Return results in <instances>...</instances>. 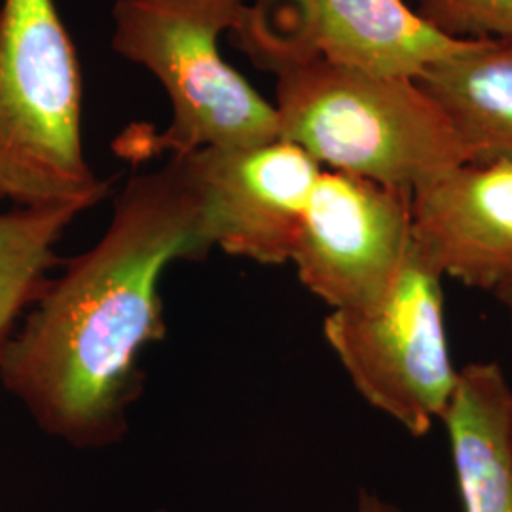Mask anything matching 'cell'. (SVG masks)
Segmentation results:
<instances>
[{
  "instance_id": "obj_1",
  "label": "cell",
  "mask_w": 512,
  "mask_h": 512,
  "mask_svg": "<svg viewBox=\"0 0 512 512\" xmlns=\"http://www.w3.org/2000/svg\"><path fill=\"white\" fill-rule=\"evenodd\" d=\"M213 249L183 160L129 179L105 236L50 279L0 355V378L38 425L73 446L116 442L137 389V355L164 336L160 279Z\"/></svg>"
},
{
  "instance_id": "obj_7",
  "label": "cell",
  "mask_w": 512,
  "mask_h": 512,
  "mask_svg": "<svg viewBox=\"0 0 512 512\" xmlns=\"http://www.w3.org/2000/svg\"><path fill=\"white\" fill-rule=\"evenodd\" d=\"M410 243V194L323 169L291 262L330 310H365L387 293Z\"/></svg>"
},
{
  "instance_id": "obj_4",
  "label": "cell",
  "mask_w": 512,
  "mask_h": 512,
  "mask_svg": "<svg viewBox=\"0 0 512 512\" xmlns=\"http://www.w3.org/2000/svg\"><path fill=\"white\" fill-rule=\"evenodd\" d=\"M84 82L55 0L0 2V200L23 209L80 203L109 190L82 145Z\"/></svg>"
},
{
  "instance_id": "obj_14",
  "label": "cell",
  "mask_w": 512,
  "mask_h": 512,
  "mask_svg": "<svg viewBox=\"0 0 512 512\" xmlns=\"http://www.w3.org/2000/svg\"><path fill=\"white\" fill-rule=\"evenodd\" d=\"M355 512H404L395 507L393 503L385 501L380 495L368 490L359 492V501H357V511Z\"/></svg>"
},
{
  "instance_id": "obj_11",
  "label": "cell",
  "mask_w": 512,
  "mask_h": 512,
  "mask_svg": "<svg viewBox=\"0 0 512 512\" xmlns=\"http://www.w3.org/2000/svg\"><path fill=\"white\" fill-rule=\"evenodd\" d=\"M473 162L512 160V37L471 40L420 78Z\"/></svg>"
},
{
  "instance_id": "obj_2",
  "label": "cell",
  "mask_w": 512,
  "mask_h": 512,
  "mask_svg": "<svg viewBox=\"0 0 512 512\" xmlns=\"http://www.w3.org/2000/svg\"><path fill=\"white\" fill-rule=\"evenodd\" d=\"M249 0H116L112 50L141 65L164 86L171 120L156 133L137 126L114 150L131 162L164 152L245 148L281 139L274 103L230 67L220 35L236 29Z\"/></svg>"
},
{
  "instance_id": "obj_10",
  "label": "cell",
  "mask_w": 512,
  "mask_h": 512,
  "mask_svg": "<svg viewBox=\"0 0 512 512\" xmlns=\"http://www.w3.org/2000/svg\"><path fill=\"white\" fill-rule=\"evenodd\" d=\"M442 423L463 512H512V384L503 368L461 366Z\"/></svg>"
},
{
  "instance_id": "obj_5",
  "label": "cell",
  "mask_w": 512,
  "mask_h": 512,
  "mask_svg": "<svg viewBox=\"0 0 512 512\" xmlns=\"http://www.w3.org/2000/svg\"><path fill=\"white\" fill-rule=\"evenodd\" d=\"M442 279L412 238L399 274L376 304L330 311L323 325L330 348L366 403L414 437L442 421L458 385Z\"/></svg>"
},
{
  "instance_id": "obj_13",
  "label": "cell",
  "mask_w": 512,
  "mask_h": 512,
  "mask_svg": "<svg viewBox=\"0 0 512 512\" xmlns=\"http://www.w3.org/2000/svg\"><path fill=\"white\" fill-rule=\"evenodd\" d=\"M416 12L448 37H512V0H416Z\"/></svg>"
},
{
  "instance_id": "obj_6",
  "label": "cell",
  "mask_w": 512,
  "mask_h": 512,
  "mask_svg": "<svg viewBox=\"0 0 512 512\" xmlns=\"http://www.w3.org/2000/svg\"><path fill=\"white\" fill-rule=\"evenodd\" d=\"M228 38L268 73L325 61L404 78L471 42L440 33L406 0H251Z\"/></svg>"
},
{
  "instance_id": "obj_15",
  "label": "cell",
  "mask_w": 512,
  "mask_h": 512,
  "mask_svg": "<svg viewBox=\"0 0 512 512\" xmlns=\"http://www.w3.org/2000/svg\"><path fill=\"white\" fill-rule=\"evenodd\" d=\"M495 296L499 298V302L503 304V308H505L507 313H509V319H511L512 325V285L505 287V289H501L499 293H495Z\"/></svg>"
},
{
  "instance_id": "obj_3",
  "label": "cell",
  "mask_w": 512,
  "mask_h": 512,
  "mask_svg": "<svg viewBox=\"0 0 512 512\" xmlns=\"http://www.w3.org/2000/svg\"><path fill=\"white\" fill-rule=\"evenodd\" d=\"M281 139L323 169L414 194L473 162L450 118L416 78L311 61L275 74Z\"/></svg>"
},
{
  "instance_id": "obj_8",
  "label": "cell",
  "mask_w": 512,
  "mask_h": 512,
  "mask_svg": "<svg viewBox=\"0 0 512 512\" xmlns=\"http://www.w3.org/2000/svg\"><path fill=\"white\" fill-rule=\"evenodd\" d=\"M198 186L205 230L228 255L277 266L291 262L323 167L285 139L179 156Z\"/></svg>"
},
{
  "instance_id": "obj_9",
  "label": "cell",
  "mask_w": 512,
  "mask_h": 512,
  "mask_svg": "<svg viewBox=\"0 0 512 512\" xmlns=\"http://www.w3.org/2000/svg\"><path fill=\"white\" fill-rule=\"evenodd\" d=\"M410 213L444 277L494 294L512 285V160L459 165L416 190Z\"/></svg>"
},
{
  "instance_id": "obj_12",
  "label": "cell",
  "mask_w": 512,
  "mask_h": 512,
  "mask_svg": "<svg viewBox=\"0 0 512 512\" xmlns=\"http://www.w3.org/2000/svg\"><path fill=\"white\" fill-rule=\"evenodd\" d=\"M88 209L73 203L0 213V355L21 311L33 306L48 287V272L57 262L55 245Z\"/></svg>"
}]
</instances>
